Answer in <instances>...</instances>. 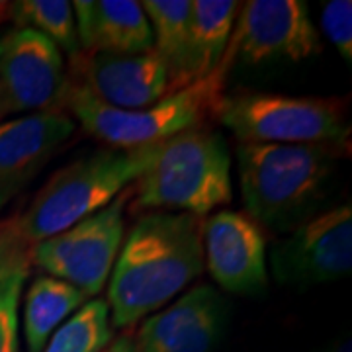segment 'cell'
<instances>
[{"label": "cell", "instance_id": "obj_24", "mask_svg": "<svg viewBox=\"0 0 352 352\" xmlns=\"http://www.w3.org/2000/svg\"><path fill=\"white\" fill-rule=\"evenodd\" d=\"M102 352H135L133 339L131 337H120V339L110 340Z\"/></svg>", "mask_w": 352, "mask_h": 352}, {"label": "cell", "instance_id": "obj_3", "mask_svg": "<svg viewBox=\"0 0 352 352\" xmlns=\"http://www.w3.org/2000/svg\"><path fill=\"white\" fill-rule=\"evenodd\" d=\"M333 170L325 145L239 143L237 173L247 214L258 226L288 229L323 198Z\"/></svg>", "mask_w": 352, "mask_h": 352}, {"label": "cell", "instance_id": "obj_4", "mask_svg": "<svg viewBox=\"0 0 352 352\" xmlns=\"http://www.w3.org/2000/svg\"><path fill=\"white\" fill-rule=\"evenodd\" d=\"M233 198L231 153L221 133L196 127L161 143L135 180V208L201 217Z\"/></svg>", "mask_w": 352, "mask_h": 352}, {"label": "cell", "instance_id": "obj_17", "mask_svg": "<svg viewBox=\"0 0 352 352\" xmlns=\"http://www.w3.org/2000/svg\"><path fill=\"white\" fill-rule=\"evenodd\" d=\"M241 4L233 0H192L190 76L192 82L215 71L226 55Z\"/></svg>", "mask_w": 352, "mask_h": 352}, {"label": "cell", "instance_id": "obj_8", "mask_svg": "<svg viewBox=\"0 0 352 352\" xmlns=\"http://www.w3.org/2000/svg\"><path fill=\"white\" fill-rule=\"evenodd\" d=\"M278 284L311 288L349 276L352 268V208L342 204L309 217L270 251Z\"/></svg>", "mask_w": 352, "mask_h": 352}, {"label": "cell", "instance_id": "obj_9", "mask_svg": "<svg viewBox=\"0 0 352 352\" xmlns=\"http://www.w3.org/2000/svg\"><path fill=\"white\" fill-rule=\"evenodd\" d=\"M69 78L63 53L30 28L0 36V120L14 113L57 110Z\"/></svg>", "mask_w": 352, "mask_h": 352}, {"label": "cell", "instance_id": "obj_10", "mask_svg": "<svg viewBox=\"0 0 352 352\" xmlns=\"http://www.w3.org/2000/svg\"><path fill=\"white\" fill-rule=\"evenodd\" d=\"M69 87L116 110H141L168 94V76L155 51L88 53L76 51L69 65Z\"/></svg>", "mask_w": 352, "mask_h": 352}, {"label": "cell", "instance_id": "obj_1", "mask_svg": "<svg viewBox=\"0 0 352 352\" xmlns=\"http://www.w3.org/2000/svg\"><path fill=\"white\" fill-rule=\"evenodd\" d=\"M200 217L180 212L143 215L129 231L110 274L108 302L124 329L163 309L204 270Z\"/></svg>", "mask_w": 352, "mask_h": 352}, {"label": "cell", "instance_id": "obj_21", "mask_svg": "<svg viewBox=\"0 0 352 352\" xmlns=\"http://www.w3.org/2000/svg\"><path fill=\"white\" fill-rule=\"evenodd\" d=\"M32 245L24 239L18 215L0 221V284L18 272L30 270Z\"/></svg>", "mask_w": 352, "mask_h": 352}, {"label": "cell", "instance_id": "obj_27", "mask_svg": "<svg viewBox=\"0 0 352 352\" xmlns=\"http://www.w3.org/2000/svg\"><path fill=\"white\" fill-rule=\"evenodd\" d=\"M10 200H12L10 196H6V194H0V212L4 210V206H6V204H8Z\"/></svg>", "mask_w": 352, "mask_h": 352}, {"label": "cell", "instance_id": "obj_5", "mask_svg": "<svg viewBox=\"0 0 352 352\" xmlns=\"http://www.w3.org/2000/svg\"><path fill=\"white\" fill-rule=\"evenodd\" d=\"M159 147L104 149L59 168L36 194L25 214L18 215L24 239L34 247L110 206L147 170Z\"/></svg>", "mask_w": 352, "mask_h": 352}, {"label": "cell", "instance_id": "obj_15", "mask_svg": "<svg viewBox=\"0 0 352 352\" xmlns=\"http://www.w3.org/2000/svg\"><path fill=\"white\" fill-rule=\"evenodd\" d=\"M80 51L145 53L153 50L151 24L135 0L73 2Z\"/></svg>", "mask_w": 352, "mask_h": 352}, {"label": "cell", "instance_id": "obj_7", "mask_svg": "<svg viewBox=\"0 0 352 352\" xmlns=\"http://www.w3.org/2000/svg\"><path fill=\"white\" fill-rule=\"evenodd\" d=\"M124 206L126 194L61 233L36 243L32 263L92 300L106 286L122 249L126 231Z\"/></svg>", "mask_w": 352, "mask_h": 352}, {"label": "cell", "instance_id": "obj_19", "mask_svg": "<svg viewBox=\"0 0 352 352\" xmlns=\"http://www.w3.org/2000/svg\"><path fill=\"white\" fill-rule=\"evenodd\" d=\"M10 20L16 28H30L47 38L57 50L73 57L78 45L73 4L67 0H20L10 2Z\"/></svg>", "mask_w": 352, "mask_h": 352}, {"label": "cell", "instance_id": "obj_13", "mask_svg": "<svg viewBox=\"0 0 352 352\" xmlns=\"http://www.w3.org/2000/svg\"><path fill=\"white\" fill-rule=\"evenodd\" d=\"M201 245L204 264L226 292L254 296L266 288V241L249 215L214 214L201 226Z\"/></svg>", "mask_w": 352, "mask_h": 352}, {"label": "cell", "instance_id": "obj_22", "mask_svg": "<svg viewBox=\"0 0 352 352\" xmlns=\"http://www.w3.org/2000/svg\"><path fill=\"white\" fill-rule=\"evenodd\" d=\"M30 270L18 272L0 284V352H20L18 305Z\"/></svg>", "mask_w": 352, "mask_h": 352}, {"label": "cell", "instance_id": "obj_6", "mask_svg": "<svg viewBox=\"0 0 352 352\" xmlns=\"http://www.w3.org/2000/svg\"><path fill=\"white\" fill-rule=\"evenodd\" d=\"M215 118L239 143L333 145L349 138L346 102L325 96L243 92L223 96Z\"/></svg>", "mask_w": 352, "mask_h": 352}, {"label": "cell", "instance_id": "obj_25", "mask_svg": "<svg viewBox=\"0 0 352 352\" xmlns=\"http://www.w3.org/2000/svg\"><path fill=\"white\" fill-rule=\"evenodd\" d=\"M8 20H10V2L0 0V24H4Z\"/></svg>", "mask_w": 352, "mask_h": 352}, {"label": "cell", "instance_id": "obj_26", "mask_svg": "<svg viewBox=\"0 0 352 352\" xmlns=\"http://www.w3.org/2000/svg\"><path fill=\"white\" fill-rule=\"evenodd\" d=\"M331 352H352V342H351V339L342 340V342H340L339 346H335V349H333V351H331Z\"/></svg>", "mask_w": 352, "mask_h": 352}, {"label": "cell", "instance_id": "obj_20", "mask_svg": "<svg viewBox=\"0 0 352 352\" xmlns=\"http://www.w3.org/2000/svg\"><path fill=\"white\" fill-rule=\"evenodd\" d=\"M110 340V307L92 298L57 327L41 352H102Z\"/></svg>", "mask_w": 352, "mask_h": 352}, {"label": "cell", "instance_id": "obj_16", "mask_svg": "<svg viewBox=\"0 0 352 352\" xmlns=\"http://www.w3.org/2000/svg\"><path fill=\"white\" fill-rule=\"evenodd\" d=\"M153 32V51L161 57L168 76V94L192 85L190 76V10L192 0H145Z\"/></svg>", "mask_w": 352, "mask_h": 352}, {"label": "cell", "instance_id": "obj_12", "mask_svg": "<svg viewBox=\"0 0 352 352\" xmlns=\"http://www.w3.org/2000/svg\"><path fill=\"white\" fill-rule=\"evenodd\" d=\"M227 323L226 298L208 284L151 315L133 339L135 352H214Z\"/></svg>", "mask_w": 352, "mask_h": 352}, {"label": "cell", "instance_id": "obj_2", "mask_svg": "<svg viewBox=\"0 0 352 352\" xmlns=\"http://www.w3.org/2000/svg\"><path fill=\"white\" fill-rule=\"evenodd\" d=\"M235 57L237 47L231 38L215 71L141 110H116L75 87L67 88L63 104L92 138L110 149L133 151L161 145L178 133L201 127L208 118H215L217 106L226 96V80Z\"/></svg>", "mask_w": 352, "mask_h": 352}, {"label": "cell", "instance_id": "obj_18", "mask_svg": "<svg viewBox=\"0 0 352 352\" xmlns=\"http://www.w3.org/2000/svg\"><path fill=\"white\" fill-rule=\"evenodd\" d=\"M82 292L63 280L38 276L25 294L24 337L28 352H41L51 335L88 302Z\"/></svg>", "mask_w": 352, "mask_h": 352}, {"label": "cell", "instance_id": "obj_11", "mask_svg": "<svg viewBox=\"0 0 352 352\" xmlns=\"http://www.w3.org/2000/svg\"><path fill=\"white\" fill-rule=\"evenodd\" d=\"M235 47L245 63H300L321 51L319 32L303 0H251L235 25Z\"/></svg>", "mask_w": 352, "mask_h": 352}, {"label": "cell", "instance_id": "obj_14", "mask_svg": "<svg viewBox=\"0 0 352 352\" xmlns=\"http://www.w3.org/2000/svg\"><path fill=\"white\" fill-rule=\"evenodd\" d=\"M75 129V120L61 110L0 122V194L14 198Z\"/></svg>", "mask_w": 352, "mask_h": 352}, {"label": "cell", "instance_id": "obj_23", "mask_svg": "<svg viewBox=\"0 0 352 352\" xmlns=\"http://www.w3.org/2000/svg\"><path fill=\"white\" fill-rule=\"evenodd\" d=\"M321 30L325 38L339 50L340 57L352 61V2L331 0L321 10Z\"/></svg>", "mask_w": 352, "mask_h": 352}]
</instances>
